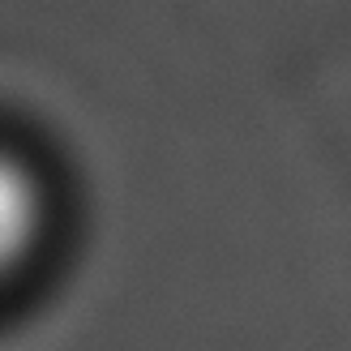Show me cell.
Masks as SVG:
<instances>
[{
    "mask_svg": "<svg viewBox=\"0 0 351 351\" xmlns=\"http://www.w3.org/2000/svg\"><path fill=\"white\" fill-rule=\"evenodd\" d=\"M51 232V184L22 150L0 146V287L13 283Z\"/></svg>",
    "mask_w": 351,
    "mask_h": 351,
    "instance_id": "obj_1",
    "label": "cell"
}]
</instances>
